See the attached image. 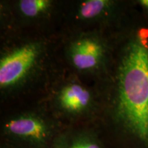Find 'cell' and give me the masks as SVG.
<instances>
[{
  "label": "cell",
  "mask_w": 148,
  "mask_h": 148,
  "mask_svg": "<svg viewBox=\"0 0 148 148\" xmlns=\"http://www.w3.org/2000/svg\"><path fill=\"white\" fill-rule=\"evenodd\" d=\"M72 63L77 69H93L99 64L103 56L102 45L98 40L85 37L75 41L70 51Z\"/></svg>",
  "instance_id": "3"
},
{
  "label": "cell",
  "mask_w": 148,
  "mask_h": 148,
  "mask_svg": "<svg viewBox=\"0 0 148 148\" xmlns=\"http://www.w3.org/2000/svg\"><path fill=\"white\" fill-rule=\"evenodd\" d=\"M91 101L90 92L81 85L72 84L66 86L60 92L59 101L64 110L77 113L87 108Z\"/></svg>",
  "instance_id": "5"
},
{
  "label": "cell",
  "mask_w": 148,
  "mask_h": 148,
  "mask_svg": "<svg viewBox=\"0 0 148 148\" xmlns=\"http://www.w3.org/2000/svg\"><path fill=\"white\" fill-rule=\"evenodd\" d=\"M109 2L106 0H89L81 5L79 14L83 18H92L101 14L108 7Z\"/></svg>",
  "instance_id": "6"
},
{
  "label": "cell",
  "mask_w": 148,
  "mask_h": 148,
  "mask_svg": "<svg viewBox=\"0 0 148 148\" xmlns=\"http://www.w3.org/2000/svg\"><path fill=\"white\" fill-rule=\"evenodd\" d=\"M19 4L20 10L24 15L34 17L49 8V1L47 0H22Z\"/></svg>",
  "instance_id": "7"
},
{
  "label": "cell",
  "mask_w": 148,
  "mask_h": 148,
  "mask_svg": "<svg viewBox=\"0 0 148 148\" xmlns=\"http://www.w3.org/2000/svg\"><path fill=\"white\" fill-rule=\"evenodd\" d=\"M140 3L145 8H148V0H141V1H140Z\"/></svg>",
  "instance_id": "9"
},
{
  "label": "cell",
  "mask_w": 148,
  "mask_h": 148,
  "mask_svg": "<svg viewBox=\"0 0 148 148\" xmlns=\"http://www.w3.org/2000/svg\"><path fill=\"white\" fill-rule=\"evenodd\" d=\"M10 134L21 139L32 142H41L48 135L47 125L39 118L22 116L11 120L6 125Z\"/></svg>",
  "instance_id": "4"
},
{
  "label": "cell",
  "mask_w": 148,
  "mask_h": 148,
  "mask_svg": "<svg viewBox=\"0 0 148 148\" xmlns=\"http://www.w3.org/2000/svg\"><path fill=\"white\" fill-rule=\"evenodd\" d=\"M115 90L118 125L135 148H148V42L140 36L124 48Z\"/></svg>",
  "instance_id": "1"
},
{
  "label": "cell",
  "mask_w": 148,
  "mask_h": 148,
  "mask_svg": "<svg viewBox=\"0 0 148 148\" xmlns=\"http://www.w3.org/2000/svg\"><path fill=\"white\" fill-rule=\"evenodd\" d=\"M38 55L34 45H27L3 57L0 62L1 87L15 84L23 77L33 65Z\"/></svg>",
  "instance_id": "2"
},
{
  "label": "cell",
  "mask_w": 148,
  "mask_h": 148,
  "mask_svg": "<svg viewBox=\"0 0 148 148\" xmlns=\"http://www.w3.org/2000/svg\"><path fill=\"white\" fill-rule=\"evenodd\" d=\"M64 148H101V147L95 140L88 136H82L72 140Z\"/></svg>",
  "instance_id": "8"
}]
</instances>
